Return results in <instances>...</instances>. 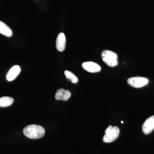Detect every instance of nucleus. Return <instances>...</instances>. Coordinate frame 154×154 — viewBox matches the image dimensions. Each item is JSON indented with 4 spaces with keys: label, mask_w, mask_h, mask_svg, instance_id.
I'll use <instances>...</instances> for the list:
<instances>
[{
    "label": "nucleus",
    "mask_w": 154,
    "mask_h": 154,
    "mask_svg": "<svg viewBox=\"0 0 154 154\" xmlns=\"http://www.w3.org/2000/svg\"><path fill=\"white\" fill-rule=\"evenodd\" d=\"M25 136L30 139H37L44 135L45 130L42 127L36 125H31L25 127L23 129Z\"/></svg>",
    "instance_id": "1"
},
{
    "label": "nucleus",
    "mask_w": 154,
    "mask_h": 154,
    "mask_svg": "<svg viewBox=\"0 0 154 154\" xmlns=\"http://www.w3.org/2000/svg\"><path fill=\"white\" fill-rule=\"evenodd\" d=\"M102 57L103 61L108 66L114 67L118 64L117 54L111 51H103L102 53Z\"/></svg>",
    "instance_id": "2"
},
{
    "label": "nucleus",
    "mask_w": 154,
    "mask_h": 154,
    "mask_svg": "<svg viewBox=\"0 0 154 154\" xmlns=\"http://www.w3.org/2000/svg\"><path fill=\"white\" fill-rule=\"evenodd\" d=\"M119 128L117 126H108L105 131V134L103 138V141L105 143H111L115 141L119 136Z\"/></svg>",
    "instance_id": "3"
},
{
    "label": "nucleus",
    "mask_w": 154,
    "mask_h": 154,
    "mask_svg": "<svg viewBox=\"0 0 154 154\" xmlns=\"http://www.w3.org/2000/svg\"><path fill=\"white\" fill-rule=\"evenodd\" d=\"M130 86L134 88H141L147 85L149 80L147 78L142 77H133L129 78L127 80Z\"/></svg>",
    "instance_id": "4"
},
{
    "label": "nucleus",
    "mask_w": 154,
    "mask_h": 154,
    "mask_svg": "<svg viewBox=\"0 0 154 154\" xmlns=\"http://www.w3.org/2000/svg\"><path fill=\"white\" fill-rule=\"evenodd\" d=\"M154 129V115L149 117L143 125L142 130L144 134H149Z\"/></svg>",
    "instance_id": "5"
},
{
    "label": "nucleus",
    "mask_w": 154,
    "mask_h": 154,
    "mask_svg": "<svg viewBox=\"0 0 154 154\" xmlns=\"http://www.w3.org/2000/svg\"><path fill=\"white\" fill-rule=\"evenodd\" d=\"M82 66L85 70L90 72H98L101 70V66L98 64L93 62L89 61L83 63Z\"/></svg>",
    "instance_id": "6"
},
{
    "label": "nucleus",
    "mask_w": 154,
    "mask_h": 154,
    "mask_svg": "<svg viewBox=\"0 0 154 154\" xmlns=\"http://www.w3.org/2000/svg\"><path fill=\"white\" fill-rule=\"evenodd\" d=\"M71 96V93L68 90H65L60 88L57 91L55 97L57 100L66 101L68 100Z\"/></svg>",
    "instance_id": "7"
},
{
    "label": "nucleus",
    "mask_w": 154,
    "mask_h": 154,
    "mask_svg": "<svg viewBox=\"0 0 154 154\" xmlns=\"http://www.w3.org/2000/svg\"><path fill=\"white\" fill-rule=\"evenodd\" d=\"M66 38L63 33H60L58 34L56 42L57 49L59 51H63L65 49Z\"/></svg>",
    "instance_id": "8"
},
{
    "label": "nucleus",
    "mask_w": 154,
    "mask_h": 154,
    "mask_svg": "<svg viewBox=\"0 0 154 154\" xmlns=\"http://www.w3.org/2000/svg\"><path fill=\"white\" fill-rule=\"evenodd\" d=\"M21 72V68L18 65H15L12 67L8 72L6 76L7 79L9 82L13 81L17 78Z\"/></svg>",
    "instance_id": "9"
},
{
    "label": "nucleus",
    "mask_w": 154,
    "mask_h": 154,
    "mask_svg": "<svg viewBox=\"0 0 154 154\" xmlns=\"http://www.w3.org/2000/svg\"><path fill=\"white\" fill-rule=\"evenodd\" d=\"M0 33L7 37H11L13 35V31L4 22L0 21Z\"/></svg>",
    "instance_id": "10"
},
{
    "label": "nucleus",
    "mask_w": 154,
    "mask_h": 154,
    "mask_svg": "<svg viewBox=\"0 0 154 154\" xmlns=\"http://www.w3.org/2000/svg\"><path fill=\"white\" fill-rule=\"evenodd\" d=\"M14 99L11 97L5 96L0 98V107H7L13 104Z\"/></svg>",
    "instance_id": "11"
},
{
    "label": "nucleus",
    "mask_w": 154,
    "mask_h": 154,
    "mask_svg": "<svg viewBox=\"0 0 154 154\" xmlns=\"http://www.w3.org/2000/svg\"><path fill=\"white\" fill-rule=\"evenodd\" d=\"M64 74L66 79L71 81L72 83L76 84V83L78 82V78L74 74L71 72L69 71L66 70L64 72Z\"/></svg>",
    "instance_id": "12"
},
{
    "label": "nucleus",
    "mask_w": 154,
    "mask_h": 154,
    "mask_svg": "<svg viewBox=\"0 0 154 154\" xmlns=\"http://www.w3.org/2000/svg\"><path fill=\"white\" fill-rule=\"evenodd\" d=\"M123 122H123V121H121V123H122H122H123Z\"/></svg>",
    "instance_id": "13"
}]
</instances>
